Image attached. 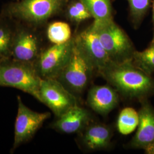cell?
Listing matches in <instances>:
<instances>
[{
  "instance_id": "obj_8",
  "label": "cell",
  "mask_w": 154,
  "mask_h": 154,
  "mask_svg": "<svg viewBox=\"0 0 154 154\" xmlns=\"http://www.w3.org/2000/svg\"><path fill=\"white\" fill-rule=\"evenodd\" d=\"M18 111L14 126L13 152L20 146L29 142L35 135L45 121L49 119V112H38L31 110L24 104L20 95L17 96Z\"/></svg>"
},
{
  "instance_id": "obj_21",
  "label": "cell",
  "mask_w": 154,
  "mask_h": 154,
  "mask_svg": "<svg viewBox=\"0 0 154 154\" xmlns=\"http://www.w3.org/2000/svg\"><path fill=\"white\" fill-rule=\"evenodd\" d=\"M63 14L72 23L79 25L92 18L87 8L80 0H70L67 4Z\"/></svg>"
},
{
  "instance_id": "obj_3",
  "label": "cell",
  "mask_w": 154,
  "mask_h": 154,
  "mask_svg": "<svg viewBox=\"0 0 154 154\" xmlns=\"http://www.w3.org/2000/svg\"><path fill=\"white\" fill-rule=\"evenodd\" d=\"M41 79L33 63L12 58L0 62V86L20 90L40 101Z\"/></svg>"
},
{
  "instance_id": "obj_19",
  "label": "cell",
  "mask_w": 154,
  "mask_h": 154,
  "mask_svg": "<svg viewBox=\"0 0 154 154\" xmlns=\"http://www.w3.org/2000/svg\"><path fill=\"white\" fill-rule=\"evenodd\" d=\"M132 62L139 69L149 75L154 73V36L149 46L143 51L135 50Z\"/></svg>"
},
{
  "instance_id": "obj_12",
  "label": "cell",
  "mask_w": 154,
  "mask_h": 154,
  "mask_svg": "<svg viewBox=\"0 0 154 154\" xmlns=\"http://www.w3.org/2000/svg\"><path fill=\"white\" fill-rule=\"evenodd\" d=\"M91 122V115L88 110L76 105L57 118L50 127L58 132L72 134L79 133Z\"/></svg>"
},
{
  "instance_id": "obj_5",
  "label": "cell",
  "mask_w": 154,
  "mask_h": 154,
  "mask_svg": "<svg viewBox=\"0 0 154 154\" xmlns=\"http://www.w3.org/2000/svg\"><path fill=\"white\" fill-rule=\"evenodd\" d=\"M95 72L90 61L74 44L69 61L56 79L78 98L88 86Z\"/></svg>"
},
{
  "instance_id": "obj_9",
  "label": "cell",
  "mask_w": 154,
  "mask_h": 154,
  "mask_svg": "<svg viewBox=\"0 0 154 154\" xmlns=\"http://www.w3.org/2000/svg\"><path fill=\"white\" fill-rule=\"evenodd\" d=\"M40 102L48 106L56 118L78 105L77 97L56 79H42L39 88Z\"/></svg>"
},
{
  "instance_id": "obj_20",
  "label": "cell",
  "mask_w": 154,
  "mask_h": 154,
  "mask_svg": "<svg viewBox=\"0 0 154 154\" xmlns=\"http://www.w3.org/2000/svg\"><path fill=\"white\" fill-rule=\"evenodd\" d=\"M129 17L135 29L140 27L151 6L152 0H126Z\"/></svg>"
},
{
  "instance_id": "obj_4",
  "label": "cell",
  "mask_w": 154,
  "mask_h": 154,
  "mask_svg": "<svg viewBox=\"0 0 154 154\" xmlns=\"http://www.w3.org/2000/svg\"><path fill=\"white\" fill-rule=\"evenodd\" d=\"M91 25L112 63H120L132 60L136 50L134 45L125 31L114 19L93 22Z\"/></svg>"
},
{
  "instance_id": "obj_24",
  "label": "cell",
  "mask_w": 154,
  "mask_h": 154,
  "mask_svg": "<svg viewBox=\"0 0 154 154\" xmlns=\"http://www.w3.org/2000/svg\"><path fill=\"white\" fill-rule=\"evenodd\" d=\"M13 1H18V0H13Z\"/></svg>"
},
{
  "instance_id": "obj_15",
  "label": "cell",
  "mask_w": 154,
  "mask_h": 154,
  "mask_svg": "<svg viewBox=\"0 0 154 154\" xmlns=\"http://www.w3.org/2000/svg\"><path fill=\"white\" fill-rule=\"evenodd\" d=\"M17 21L0 11V62L11 58Z\"/></svg>"
},
{
  "instance_id": "obj_14",
  "label": "cell",
  "mask_w": 154,
  "mask_h": 154,
  "mask_svg": "<svg viewBox=\"0 0 154 154\" xmlns=\"http://www.w3.org/2000/svg\"><path fill=\"white\" fill-rule=\"evenodd\" d=\"M79 134L83 145L91 151L107 149L112 137L110 127L99 123H90Z\"/></svg>"
},
{
  "instance_id": "obj_7",
  "label": "cell",
  "mask_w": 154,
  "mask_h": 154,
  "mask_svg": "<svg viewBox=\"0 0 154 154\" xmlns=\"http://www.w3.org/2000/svg\"><path fill=\"white\" fill-rule=\"evenodd\" d=\"M74 46V36L62 44L44 48L34 66L41 79H56L69 61Z\"/></svg>"
},
{
  "instance_id": "obj_6",
  "label": "cell",
  "mask_w": 154,
  "mask_h": 154,
  "mask_svg": "<svg viewBox=\"0 0 154 154\" xmlns=\"http://www.w3.org/2000/svg\"><path fill=\"white\" fill-rule=\"evenodd\" d=\"M40 30L17 21L11 58L34 64L44 48Z\"/></svg>"
},
{
  "instance_id": "obj_23",
  "label": "cell",
  "mask_w": 154,
  "mask_h": 154,
  "mask_svg": "<svg viewBox=\"0 0 154 154\" xmlns=\"http://www.w3.org/2000/svg\"><path fill=\"white\" fill-rule=\"evenodd\" d=\"M152 23L154 30V0H152Z\"/></svg>"
},
{
  "instance_id": "obj_22",
  "label": "cell",
  "mask_w": 154,
  "mask_h": 154,
  "mask_svg": "<svg viewBox=\"0 0 154 154\" xmlns=\"http://www.w3.org/2000/svg\"><path fill=\"white\" fill-rule=\"evenodd\" d=\"M145 153L147 154H154V142L149 145L146 149H144Z\"/></svg>"
},
{
  "instance_id": "obj_2",
  "label": "cell",
  "mask_w": 154,
  "mask_h": 154,
  "mask_svg": "<svg viewBox=\"0 0 154 154\" xmlns=\"http://www.w3.org/2000/svg\"><path fill=\"white\" fill-rule=\"evenodd\" d=\"M70 0H18L4 4L1 12L34 28L45 27L51 18L63 14Z\"/></svg>"
},
{
  "instance_id": "obj_11",
  "label": "cell",
  "mask_w": 154,
  "mask_h": 154,
  "mask_svg": "<svg viewBox=\"0 0 154 154\" xmlns=\"http://www.w3.org/2000/svg\"><path fill=\"white\" fill-rule=\"evenodd\" d=\"M140 102L138 128L130 142L129 147L144 149L154 142V108L148 99Z\"/></svg>"
},
{
  "instance_id": "obj_13",
  "label": "cell",
  "mask_w": 154,
  "mask_h": 154,
  "mask_svg": "<svg viewBox=\"0 0 154 154\" xmlns=\"http://www.w3.org/2000/svg\"><path fill=\"white\" fill-rule=\"evenodd\" d=\"M118 92L111 85H95L88 90L86 103L96 113L107 116L118 105Z\"/></svg>"
},
{
  "instance_id": "obj_10",
  "label": "cell",
  "mask_w": 154,
  "mask_h": 154,
  "mask_svg": "<svg viewBox=\"0 0 154 154\" xmlns=\"http://www.w3.org/2000/svg\"><path fill=\"white\" fill-rule=\"evenodd\" d=\"M74 44L100 73L112 62L92 25L74 35Z\"/></svg>"
},
{
  "instance_id": "obj_18",
  "label": "cell",
  "mask_w": 154,
  "mask_h": 154,
  "mask_svg": "<svg viewBox=\"0 0 154 154\" xmlns=\"http://www.w3.org/2000/svg\"><path fill=\"white\" fill-rule=\"evenodd\" d=\"M139 120L138 111L132 107L124 108L117 119L116 127L118 132L123 135L131 134L138 127Z\"/></svg>"
},
{
  "instance_id": "obj_16",
  "label": "cell",
  "mask_w": 154,
  "mask_h": 154,
  "mask_svg": "<svg viewBox=\"0 0 154 154\" xmlns=\"http://www.w3.org/2000/svg\"><path fill=\"white\" fill-rule=\"evenodd\" d=\"M91 14L93 22H101L114 19L112 0H80Z\"/></svg>"
},
{
  "instance_id": "obj_1",
  "label": "cell",
  "mask_w": 154,
  "mask_h": 154,
  "mask_svg": "<svg viewBox=\"0 0 154 154\" xmlns=\"http://www.w3.org/2000/svg\"><path fill=\"white\" fill-rule=\"evenodd\" d=\"M122 96L139 102L154 95V78L135 66L132 61L111 63L99 73Z\"/></svg>"
},
{
  "instance_id": "obj_17",
  "label": "cell",
  "mask_w": 154,
  "mask_h": 154,
  "mask_svg": "<svg viewBox=\"0 0 154 154\" xmlns=\"http://www.w3.org/2000/svg\"><path fill=\"white\" fill-rule=\"evenodd\" d=\"M46 26V37L52 44H64L72 37L70 26L66 22H48Z\"/></svg>"
}]
</instances>
